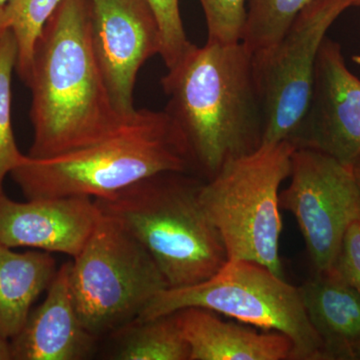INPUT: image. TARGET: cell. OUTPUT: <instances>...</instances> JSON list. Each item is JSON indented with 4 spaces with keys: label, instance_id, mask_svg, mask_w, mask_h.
<instances>
[{
    "label": "cell",
    "instance_id": "cell-20",
    "mask_svg": "<svg viewBox=\"0 0 360 360\" xmlns=\"http://www.w3.org/2000/svg\"><path fill=\"white\" fill-rule=\"evenodd\" d=\"M18 61V44L13 33L0 30V198L4 181L25 160L14 137L11 123V80Z\"/></svg>",
    "mask_w": 360,
    "mask_h": 360
},
{
    "label": "cell",
    "instance_id": "cell-16",
    "mask_svg": "<svg viewBox=\"0 0 360 360\" xmlns=\"http://www.w3.org/2000/svg\"><path fill=\"white\" fill-rule=\"evenodd\" d=\"M51 252H14L0 243V333L11 340L21 330L33 302L51 285L56 272Z\"/></svg>",
    "mask_w": 360,
    "mask_h": 360
},
{
    "label": "cell",
    "instance_id": "cell-4",
    "mask_svg": "<svg viewBox=\"0 0 360 360\" xmlns=\"http://www.w3.org/2000/svg\"><path fill=\"white\" fill-rule=\"evenodd\" d=\"M203 182L188 172H161L94 198L103 214L120 221L148 250L168 288L207 281L229 262L200 202Z\"/></svg>",
    "mask_w": 360,
    "mask_h": 360
},
{
    "label": "cell",
    "instance_id": "cell-22",
    "mask_svg": "<svg viewBox=\"0 0 360 360\" xmlns=\"http://www.w3.org/2000/svg\"><path fill=\"white\" fill-rule=\"evenodd\" d=\"M160 26L161 35L160 58L167 70L174 68L193 49L187 39L179 0H148Z\"/></svg>",
    "mask_w": 360,
    "mask_h": 360
},
{
    "label": "cell",
    "instance_id": "cell-25",
    "mask_svg": "<svg viewBox=\"0 0 360 360\" xmlns=\"http://www.w3.org/2000/svg\"><path fill=\"white\" fill-rule=\"evenodd\" d=\"M352 172H354L355 179H356L360 189V158L352 165Z\"/></svg>",
    "mask_w": 360,
    "mask_h": 360
},
{
    "label": "cell",
    "instance_id": "cell-26",
    "mask_svg": "<svg viewBox=\"0 0 360 360\" xmlns=\"http://www.w3.org/2000/svg\"><path fill=\"white\" fill-rule=\"evenodd\" d=\"M9 0H0V15L4 13V8L8 4Z\"/></svg>",
    "mask_w": 360,
    "mask_h": 360
},
{
    "label": "cell",
    "instance_id": "cell-23",
    "mask_svg": "<svg viewBox=\"0 0 360 360\" xmlns=\"http://www.w3.org/2000/svg\"><path fill=\"white\" fill-rule=\"evenodd\" d=\"M333 269L360 295V220L345 232Z\"/></svg>",
    "mask_w": 360,
    "mask_h": 360
},
{
    "label": "cell",
    "instance_id": "cell-10",
    "mask_svg": "<svg viewBox=\"0 0 360 360\" xmlns=\"http://www.w3.org/2000/svg\"><path fill=\"white\" fill-rule=\"evenodd\" d=\"M91 39L111 101L134 115V87L144 63L161 51L160 26L148 0H89Z\"/></svg>",
    "mask_w": 360,
    "mask_h": 360
},
{
    "label": "cell",
    "instance_id": "cell-6",
    "mask_svg": "<svg viewBox=\"0 0 360 360\" xmlns=\"http://www.w3.org/2000/svg\"><path fill=\"white\" fill-rule=\"evenodd\" d=\"M191 307L283 333L292 342L291 360H326L300 288L257 262L229 260L207 281L186 288H167L137 319H155Z\"/></svg>",
    "mask_w": 360,
    "mask_h": 360
},
{
    "label": "cell",
    "instance_id": "cell-1",
    "mask_svg": "<svg viewBox=\"0 0 360 360\" xmlns=\"http://www.w3.org/2000/svg\"><path fill=\"white\" fill-rule=\"evenodd\" d=\"M26 86L32 91L28 156L84 148L120 129L91 39L89 0H61L40 34Z\"/></svg>",
    "mask_w": 360,
    "mask_h": 360
},
{
    "label": "cell",
    "instance_id": "cell-8",
    "mask_svg": "<svg viewBox=\"0 0 360 360\" xmlns=\"http://www.w3.org/2000/svg\"><path fill=\"white\" fill-rule=\"evenodd\" d=\"M360 0H314L264 58L253 60L264 112L262 146L292 141L309 110L317 56L331 25Z\"/></svg>",
    "mask_w": 360,
    "mask_h": 360
},
{
    "label": "cell",
    "instance_id": "cell-11",
    "mask_svg": "<svg viewBox=\"0 0 360 360\" xmlns=\"http://www.w3.org/2000/svg\"><path fill=\"white\" fill-rule=\"evenodd\" d=\"M291 143L347 167L360 158V79L348 70L340 45L328 37L317 56L309 110Z\"/></svg>",
    "mask_w": 360,
    "mask_h": 360
},
{
    "label": "cell",
    "instance_id": "cell-19",
    "mask_svg": "<svg viewBox=\"0 0 360 360\" xmlns=\"http://www.w3.org/2000/svg\"><path fill=\"white\" fill-rule=\"evenodd\" d=\"M61 0H9L0 15V30L13 33L18 44L15 71L25 85L30 79L33 53L45 25Z\"/></svg>",
    "mask_w": 360,
    "mask_h": 360
},
{
    "label": "cell",
    "instance_id": "cell-24",
    "mask_svg": "<svg viewBox=\"0 0 360 360\" xmlns=\"http://www.w3.org/2000/svg\"><path fill=\"white\" fill-rule=\"evenodd\" d=\"M11 342L0 333V360H11Z\"/></svg>",
    "mask_w": 360,
    "mask_h": 360
},
{
    "label": "cell",
    "instance_id": "cell-5",
    "mask_svg": "<svg viewBox=\"0 0 360 360\" xmlns=\"http://www.w3.org/2000/svg\"><path fill=\"white\" fill-rule=\"evenodd\" d=\"M295 148L290 141L260 146L229 161L203 182L200 202L229 260L257 262L283 276L279 189L290 177Z\"/></svg>",
    "mask_w": 360,
    "mask_h": 360
},
{
    "label": "cell",
    "instance_id": "cell-2",
    "mask_svg": "<svg viewBox=\"0 0 360 360\" xmlns=\"http://www.w3.org/2000/svg\"><path fill=\"white\" fill-rule=\"evenodd\" d=\"M160 84L167 96L165 111L205 180L262 146V99L252 56L243 42L194 45Z\"/></svg>",
    "mask_w": 360,
    "mask_h": 360
},
{
    "label": "cell",
    "instance_id": "cell-27",
    "mask_svg": "<svg viewBox=\"0 0 360 360\" xmlns=\"http://www.w3.org/2000/svg\"><path fill=\"white\" fill-rule=\"evenodd\" d=\"M359 360H360V357H359Z\"/></svg>",
    "mask_w": 360,
    "mask_h": 360
},
{
    "label": "cell",
    "instance_id": "cell-18",
    "mask_svg": "<svg viewBox=\"0 0 360 360\" xmlns=\"http://www.w3.org/2000/svg\"><path fill=\"white\" fill-rule=\"evenodd\" d=\"M314 0H248L243 42L252 60L264 58Z\"/></svg>",
    "mask_w": 360,
    "mask_h": 360
},
{
    "label": "cell",
    "instance_id": "cell-9",
    "mask_svg": "<svg viewBox=\"0 0 360 360\" xmlns=\"http://www.w3.org/2000/svg\"><path fill=\"white\" fill-rule=\"evenodd\" d=\"M281 207L295 217L314 274L333 269L348 227L360 220V189L352 167L310 148H295Z\"/></svg>",
    "mask_w": 360,
    "mask_h": 360
},
{
    "label": "cell",
    "instance_id": "cell-21",
    "mask_svg": "<svg viewBox=\"0 0 360 360\" xmlns=\"http://www.w3.org/2000/svg\"><path fill=\"white\" fill-rule=\"evenodd\" d=\"M207 27V42L238 44L246 21L245 0H200Z\"/></svg>",
    "mask_w": 360,
    "mask_h": 360
},
{
    "label": "cell",
    "instance_id": "cell-15",
    "mask_svg": "<svg viewBox=\"0 0 360 360\" xmlns=\"http://www.w3.org/2000/svg\"><path fill=\"white\" fill-rule=\"evenodd\" d=\"M298 288L326 360H359V293L333 269L314 274Z\"/></svg>",
    "mask_w": 360,
    "mask_h": 360
},
{
    "label": "cell",
    "instance_id": "cell-14",
    "mask_svg": "<svg viewBox=\"0 0 360 360\" xmlns=\"http://www.w3.org/2000/svg\"><path fill=\"white\" fill-rule=\"evenodd\" d=\"M174 314L188 345L189 360H291L292 342L283 333H259L201 307Z\"/></svg>",
    "mask_w": 360,
    "mask_h": 360
},
{
    "label": "cell",
    "instance_id": "cell-7",
    "mask_svg": "<svg viewBox=\"0 0 360 360\" xmlns=\"http://www.w3.org/2000/svg\"><path fill=\"white\" fill-rule=\"evenodd\" d=\"M71 293L92 335H112L168 288L155 259L120 221L103 214L70 264Z\"/></svg>",
    "mask_w": 360,
    "mask_h": 360
},
{
    "label": "cell",
    "instance_id": "cell-17",
    "mask_svg": "<svg viewBox=\"0 0 360 360\" xmlns=\"http://www.w3.org/2000/svg\"><path fill=\"white\" fill-rule=\"evenodd\" d=\"M112 335L116 338L113 359L189 360L191 356L174 312L136 319Z\"/></svg>",
    "mask_w": 360,
    "mask_h": 360
},
{
    "label": "cell",
    "instance_id": "cell-13",
    "mask_svg": "<svg viewBox=\"0 0 360 360\" xmlns=\"http://www.w3.org/2000/svg\"><path fill=\"white\" fill-rule=\"evenodd\" d=\"M70 264L66 262L58 270L44 302L11 338L13 359L82 360L91 354L98 338L78 316L70 290Z\"/></svg>",
    "mask_w": 360,
    "mask_h": 360
},
{
    "label": "cell",
    "instance_id": "cell-3",
    "mask_svg": "<svg viewBox=\"0 0 360 360\" xmlns=\"http://www.w3.org/2000/svg\"><path fill=\"white\" fill-rule=\"evenodd\" d=\"M167 172H195L188 144L165 110H136L120 129L84 148L49 158L25 155L11 176L27 200H94Z\"/></svg>",
    "mask_w": 360,
    "mask_h": 360
},
{
    "label": "cell",
    "instance_id": "cell-12",
    "mask_svg": "<svg viewBox=\"0 0 360 360\" xmlns=\"http://www.w3.org/2000/svg\"><path fill=\"white\" fill-rule=\"evenodd\" d=\"M101 212L87 196L27 200L0 198V243L77 257L96 229Z\"/></svg>",
    "mask_w": 360,
    "mask_h": 360
}]
</instances>
